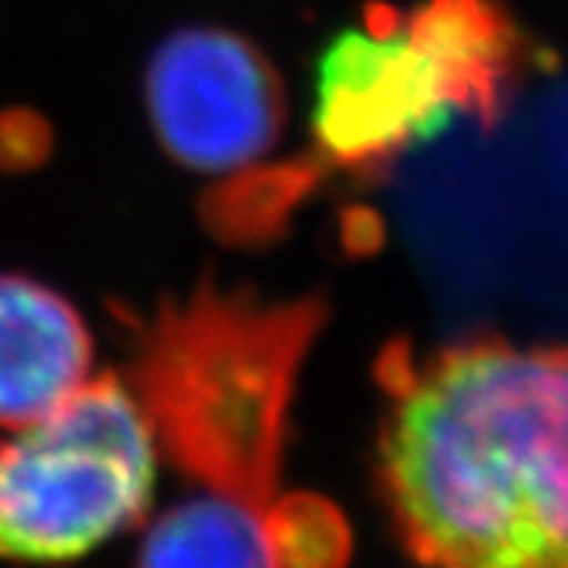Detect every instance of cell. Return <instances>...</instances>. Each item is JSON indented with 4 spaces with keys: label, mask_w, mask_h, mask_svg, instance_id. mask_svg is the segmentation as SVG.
I'll list each match as a JSON object with an SVG mask.
<instances>
[{
    "label": "cell",
    "mask_w": 568,
    "mask_h": 568,
    "mask_svg": "<svg viewBox=\"0 0 568 568\" xmlns=\"http://www.w3.org/2000/svg\"><path fill=\"white\" fill-rule=\"evenodd\" d=\"M145 102L164 152L200 174L263 162L284 126L275 67L256 44L219 26H190L155 48Z\"/></svg>",
    "instance_id": "obj_5"
},
{
    "label": "cell",
    "mask_w": 568,
    "mask_h": 568,
    "mask_svg": "<svg viewBox=\"0 0 568 568\" xmlns=\"http://www.w3.org/2000/svg\"><path fill=\"white\" fill-rule=\"evenodd\" d=\"M92 335L77 306L29 275H0V426L29 429L85 383Z\"/></svg>",
    "instance_id": "obj_6"
},
{
    "label": "cell",
    "mask_w": 568,
    "mask_h": 568,
    "mask_svg": "<svg viewBox=\"0 0 568 568\" xmlns=\"http://www.w3.org/2000/svg\"><path fill=\"white\" fill-rule=\"evenodd\" d=\"M323 320L316 297L268 304L219 287L152 320L130 388L183 480L178 503L263 525L278 499L297 376Z\"/></svg>",
    "instance_id": "obj_2"
},
{
    "label": "cell",
    "mask_w": 568,
    "mask_h": 568,
    "mask_svg": "<svg viewBox=\"0 0 568 568\" xmlns=\"http://www.w3.org/2000/svg\"><path fill=\"white\" fill-rule=\"evenodd\" d=\"M383 376L379 489L417 568H568V347L467 342Z\"/></svg>",
    "instance_id": "obj_1"
},
{
    "label": "cell",
    "mask_w": 568,
    "mask_h": 568,
    "mask_svg": "<svg viewBox=\"0 0 568 568\" xmlns=\"http://www.w3.org/2000/svg\"><path fill=\"white\" fill-rule=\"evenodd\" d=\"M268 568H347L351 528L316 493H278L263 521Z\"/></svg>",
    "instance_id": "obj_7"
},
{
    "label": "cell",
    "mask_w": 568,
    "mask_h": 568,
    "mask_svg": "<svg viewBox=\"0 0 568 568\" xmlns=\"http://www.w3.org/2000/svg\"><path fill=\"white\" fill-rule=\"evenodd\" d=\"M506 32L484 0H426L410 20H369L325 48L313 133L332 164H376L433 140L455 108L489 111Z\"/></svg>",
    "instance_id": "obj_3"
},
{
    "label": "cell",
    "mask_w": 568,
    "mask_h": 568,
    "mask_svg": "<svg viewBox=\"0 0 568 568\" xmlns=\"http://www.w3.org/2000/svg\"><path fill=\"white\" fill-rule=\"evenodd\" d=\"M159 448L133 388L95 376L0 448V559L73 562L136 525Z\"/></svg>",
    "instance_id": "obj_4"
}]
</instances>
